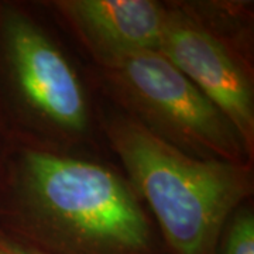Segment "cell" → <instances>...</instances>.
Returning a JSON list of instances; mask_svg holds the SVG:
<instances>
[{
	"mask_svg": "<svg viewBox=\"0 0 254 254\" xmlns=\"http://www.w3.org/2000/svg\"><path fill=\"white\" fill-rule=\"evenodd\" d=\"M11 223L50 254H158L134 190L99 164L23 150L10 173Z\"/></svg>",
	"mask_w": 254,
	"mask_h": 254,
	"instance_id": "6da1fadb",
	"label": "cell"
},
{
	"mask_svg": "<svg viewBox=\"0 0 254 254\" xmlns=\"http://www.w3.org/2000/svg\"><path fill=\"white\" fill-rule=\"evenodd\" d=\"M108 133L171 252L216 254L226 222L252 192L249 165L185 154L136 119H113Z\"/></svg>",
	"mask_w": 254,
	"mask_h": 254,
	"instance_id": "7a4b0ae2",
	"label": "cell"
},
{
	"mask_svg": "<svg viewBox=\"0 0 254 254\" xmlns=\"http://www.w3.org/2000/svg\"><path fill=\"white\" fill-rule=\"evenodd\" d=\"M109 81L155 136L182 153L249 164L236 127L218 106L158 51H141L102 64Z\"/></svg>",
	"mask_w": 254,
	"mask_h": 254,
	"instance_id": "3957f363",
	"label": "cell"
},
{
	"mask_svg": "<svg viewBox=\"0 0 254 254\" xmlns=\"http://www.w3.org/2000/svg\"><path fill=\"white\" fill-rule=\"evenodd\" d=\"M0 57L28 108L64 130L86 128V98L71 64L31 18L13 7L0 10Z\"/></svg>",
	"mask_w": 254,
	"mask_h": 254,
	"instance_id": "277c9868",
	"label": "cell"
},
{
	"mask_svg": "<svg viewBox=\"0 0 254 254\" xmlns=\"http://www.w3.org/2000/svg\"><path fill=\"white\" fill-rule=\"evenodd\" d=\"M158 53L223 112L252 153L253 85L229 47L198 20L178 10H167Z\"/></svg>",
	"mask_w": 254,
	"mask_h": 254,
	"instance_id": "5b68a950",
	"label": "cell"
},
{
	"mask_svg": "<svg viewBox=\"0 0 254 254\" xmlns=\"http://www.w3.org/2000/svg\"><path fill=\"white\" fill-rule=\"evenodd\" d=\"M58 7L100 64L160 48L167 9L157 1L69 0Z\"/></svg>",
	"mask_w": 254,
	"mask_h": 254,
	"instance_id": "8992f818",
	"label": "cell"
},
{
	"mask_svg": "<svg viewBox=\"0 0 254 254\" xmlns=\"http://www.w3.org/2000/svg\"><path fill=\"white\" fill-rule=\"evenodd\" d=\"M220 254H254L253 210H235L219 239Z\"/></svg>",
	"mask_w": 254,
	"mask_h": 254,
	"instance_id": "52a82bcc",
	"label": "cell"
},
{
	"mask_svg": "<svg viewBox=\"0 0 254 254\" xmlns=\"http://www.w3.org/2000/svg\"><path fill=\"white\" fill-rule=\"evenodd\" d=\"M0 254H50L0 229Z\"/></svg>",
	"mask_w": 254,
	"mask_h": 254,
	"instance_id": "ba28073f",
	"label": "cell"
}]
</instances>
